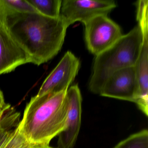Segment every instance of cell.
Segmentation results:
<instances>
[{
    "label": "cell",
    "instance_id": "obj_9",
    "mask_svg": "<svg viewBox=\"0 0 148 148\" xmlns=\"http://www.w3.org/2000/svg\"><path fill=\"white\" fill-rule=\"evenodd\" d=\"M138 86L135 66L119 70L105 83L99 95L136 103Z\"/></svg>",
    "mask_w": 148,
    "mask_h": 148
},
{
    "label": "cell",
    "instance_id": "obj_8",
    "mask_svg": "<svg viewBox=\"0 0 148 148\" xmlns=\"http://www.w3.org/2000/svg\"><path fill=\"white\" fill-rule=\"evenodd\" d=\"M66 96L68 109L65 125L58 136V148H74L81 128L82 97L78 85L69 87Z\"/></svg>",
    "mask_w": 148,
    "mask_h": 148
},
{
    "label": "cell",
    "instance_id": "obj_5",
    "mask_svg": "<svg viewBox=\"0 0 148 148\" xmlns=\"http://www.w3.org/2000/svg\"><path fill=\"white\" fill-rule=\"evenodd\" d=\"M84 25L87 49L95 56L113 45L123 35L120 27L108 15L94 17Z\"/></svg>",
    "mask_w": 148,
    "mask_h": 148
},
{
    "label": "cell",
    "instance_id": "obj_16",
    "mask_svg": "<svg viewBox=\"0 0 148 148\" xmlns=\"http://www.w3.org/2000/svg\"><path fill=\"white\" fill-rule=\"evenodd\" d=\"M32 148H53L47 145H34Z\"/></svg>",
    "mask_w": 148,
    "mask_h": 148
},
{
    "label": "cell",
    "instance_id": "obj_10",
    "mask_svg": "<svg viewBox=\"0 0 148 148\" xmlns=\"http://www.w3.org/2000/svg\"><path fill=\"white\" fill-rule=\"evenodd\" d=\"M21 114L11 107L0 116V148H32L20 129Z\"/></svg>",
    "mask_w": 148,
    "mask_h": 148
},
{
    "label": "cell",
    "instance_id": "obj_14",
    "mask_svg": "<svg viewBox=\"0 0 148 148\" xmlns=\"http://www.w3.org/2000/svg\"><path fill=\"white\" fill-rule=\"evenodd\" d=\"M5 5L11 10L22 13H39L27 0H3Z\"/></svg>",
    "mask_w": 148,
    "mask_h": 148
},
{
    "label": "cell",
    "instance_id": "obj_1",
    "mask_svg": "<svg viewBox=\"0 0 148 148\" xmlns=\"http://www.w3.org/2000/svg\"><path fill=\"white\" fill-rule=\"evenodd\" d=\"M0 25L27 53L31 63L40 66L60 51L69 25L61 16L50 18L39 13L17 12L0 0Z\"/></svg>",
    "mask_w": 148,
    "mask_h": 148
},
{
    "label": "cell",
    "instance_id": "obj_11",
    "mask_svg": "<svg viewBox=\"0 0 148 148\" xmlns=\"http://www.w3.org/2000/svg\"><path fill=\"white\" fill-rule=\"evenodd\" d=\"M28 63H31L29 55L0 25V75L12 72Z\"/></svg>",
    "mask_w": 148,
    "mask_h": 148
},
{
    "label": "cell",
    "instance_id": "obj_4",
    "mask_svg": "<svg viewBox=\"0 0 148 148\" xmlns=\"http://www.w3.org/2000/svg\"><path fill=\"white\" fill-rule=\"evenodd\" d=\"M136 19L141 28L142 40L135 65L138 92L135 103L146 116H148V1H137Z\"/></svg>",
    "mask_w": 148,
    "mask_h": 148
},
{
    "label": "cell",
    "instance_id": "obj_2",
    "mask_svg": "<svg viewBox=\"0 0 148 148\" xmlns=\"http://www.w3.org/2000/svg\"><path fill=\"white\" fill-rule=\"evenodd\" d=\"M67 90L31 98L21 120L20 129L34 145H49L63 131L68 109Z\"/></svg>",
    "mask_w": 148,
    "mask_h": 148
},
{
    "label": "cell",
    "instance_id": "obj_13",
    "mask_svg": "<svg viewBox=\"0 0 148 148\" xmlns=\"http://www.w3.org/2000/svg\"><path fill=\"white\" fill-rule=\"evenodd\" d=\"M113 148H148V130L144 129L120 141Z\"/></svg>",
    "mask_w": 148,
    "mask_h": 148
},
{
    "label": "cell",
    "instance_id": "obj_3",
    "mask_svg": "<svg viewBox=\"0 0 148 148\" xmlns=\"http://www.w3.org/2000/svg\"><path fill=\"white\" fill-rule=\"evenodd\" d=\"M142 40V31L138 25L110 48L95 56L89 83L90 90L99 94L112 74L121 69L135 66Z\"/></svg>",
    "mask_w": 148,
    "mask_h": 148
},
{
    "label": "cell",
    "instance_id": "obj_7",
    "mask_svg": "<svg viewBox=\"0 0 148 148\" xmlns=\"http://www.w3.org/2000/svg\"><path fill=\"white\" fill-rule=\"evenodd\" d=\"M79 60L68 51L40 86L37 96L54 93L67 90L78 73Z\"/></svg>",
    "mask_w": 148,
    "mask_h": 148
},
{
    "label": "cell",
    "instance_id": "obj_12",
    "mask_svg": "<svg viewBox=\"0 0 148 148\" xmlns=\"http://www.w3.org/2000/svg\"><path fill=\"white\" fill-rule=\"evenodd\" d=\"M28 2L42 15L50 18L60 16L61 0H27Z\"/></svg>",
    "mask_w": 148,
    "mask_h": 148
},
{
    "label": "cell",
    "instance_id": "obj_15",
    "mask_svg": "<svg viewBox=\"0 0 148 148\" xmlns=\"http://www.w3.org/2000/svg\"><path fill=\"white\" fill-rule=\"evenodd\" d=\"M11 105L9 104L5 103L3 105H0V116L2 115V113L8 108L11 107Z\"/></svg>",
    "mask_w": 148,
    "mask_h": 148
},
{
    "label": "cell",
    "instance_id": "obj_6",
    "mask_svg": "<svg viewBox=\"0 0 148 148\" xmlns=\"http://www.w3.org/2000/svg\"><path fill=\"white\" fill-rule=\"evenodd\" d=\"M116 7L112 0H64L60 15L69 26L77 21L84 24L99 15H108Z\"/></svg>",
    "mask_w": 148,
    "mask_h": 148
},
{
    "label": "cell",
    "instance_id": "obj_17",
    "mask_svg": "<svg viewBox=\"0 0 148 148\" xmlns=\"http://www.w3.org/2000/svg\"><path fill=\"white\" fill-rule=\"evenodd\" d=\"M5 103L3 92L1 91V90H0V105H3Z\"/></svg>",
    "mask_w": 148,
    "mask_h": 148
}]
</instances>
